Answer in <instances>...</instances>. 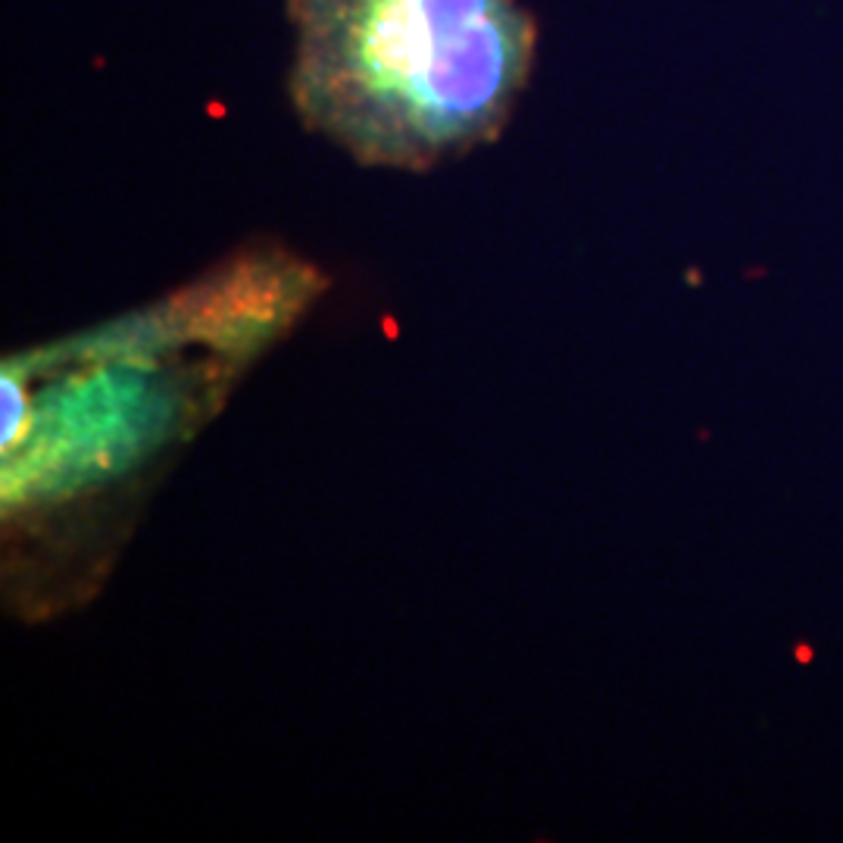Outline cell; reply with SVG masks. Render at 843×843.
<instances>
[{"label":"cell","instance_id":"1","mask_svg":"<svg viewBox=\"0 0 843 843\" xmlns=\"http://www.w3.org/2000/svg\"><path fill=\"white\" fill-rule=\"evenodd\" d=\"M325 278L253 244L159 303L3 366V540L13 606L91 597L147 487L300 319Z\"/></svg>","mask_w":843,"mask_h":843},{"label":"cell","instance_id":"2","mask_svg":"<svg viewBox=\"0 0 843 843\" xmlns=\"http://www.w3.org/2000/svg\"><path fill=\"white\" fill-rule=\"evenodd\" d=\"M291 100L366 166L425 172L510 122L538 29L519 0H287Z\"/></svg>","mask_w":843,"mask_h":843}]
</instances>
